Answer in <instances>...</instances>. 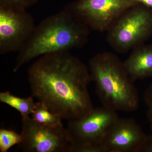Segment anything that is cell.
<instances>
[{
	"mask_svg": "<svg viewBox=\"0 0 152 152\" xmlns=\"http://www.w3.org/2000/svg\"><path fill=\"white\" fill-rule=\"evenodd\" d=\"M32 95L62 120L84 117L94 109L88 67L68 51L40 57L29 68Z\"/></svg>",
	"mask_w": 152,
	"mask_h": 152,
	"instance_id": "cell-1",
	"label": "cell"
},
{
	"mask_svg": "<svg viewBox=\"0 0 152 152\" xmlns=\"http://www.w3.org/2000/svg\"><path fill=\"white\" fill-rule=\"evenodd\" d=\"M90 28L65 10L44 19L18 52L13 69L15 73L26 64L44 55L69 52L86 43Z\"/></svg>",
	"mask_w": 152,
	"mask_h": 152,
	"instance_id": "cell-2",
	"label": "cell"
},
{
	"mask_svg": "<svg viewBox=\"0 0 152 152\" xmlns=\"http://www.w3.org/2000/svg\"><path fill=\"white\" fill-rule=\"evenodd\" d=\"M88 68L103 106L116 112L138 108L139 96L134 82L117 56L110 52L97 54L90 59Z\"/></svg>",
	"mask_w": 152,
	"mask_h": 152,
	"instance_id": "cell-3",
	"label": "cell"
},
{
	"mask_svg": "<svg viewBox=\"0 0 152 152\" xmlns=\"http://www.w3.org/2000/svg\"><path fill=\"white\" fill-rule=\"evenodd\" d=\"M107 39L118 53H126L152 35V9L138 4L126 10L107 31Z\"/></svg>",
	"mask_w": 152,
	"mask_h": 152,
	"instance_id": "cell-4",
	"label": "cell"
},
{
	"mask_svg": "<svg viewBox=\"0 0 152 152\" xmlns=\"http://www.w3.org/2000/svg\"><path fill=\"white\" fill-rule=\"evenodd\" d=\"M138 4L136 0H77L63 9L90 29L104 32L124 11Z\"/></svg>",
	"mask_w": 152,
	"mask_h": 152,
	"instance_id": "cell-5",
	"label": "cell"
},
{
	"mask_svg": "<svg viewBox=\"0 0 152 152\" xmlns=\"http://www.w3.org/2000/svg\"><path fill=\"white\" fill-rule=\"evenodd\" d=\"M118 118L116 112L102 106L94 108L84 117L69 121L66 129L71 152L79 147L101 144L105 134Z\"/></svg>",
	"mask_w": 152,
	"mask_h": 152,
	"instance_id": "cell-6",
	"label": "cell"
},
{
	"mask_svg": "<svg viewBox=\"0 0 152 152\" xmlns=\"http://www.w3.org/2000/svg\"><path fill=\"white\" fill-rule=\"evenodd\" d=\"M22 142L25 152H71L70 142L64 126L54 127L37 122L29 116L22 117Z\"/></svg>",
	"mask_w": 152,
	"mask_h": 152,
	"instance_id": "cell-7",
	"label": "cell"
},
{
	"mask_svg": "<svg viewBox=\"0 0 152 152\" xmlns=\"http://www.w3.org/2000/svg\"><path fill=\"white\" fill-rule=\"evenodd\" d=\"M36 26L26 11L0 7V53L19 52L33 34Z\"/></svg>",
	"mask_w": 152,
	"mask_h": 152,
	"instance_id": "cell-8",
	"label": "cell"
},
{
	"mask_svg": "<svg viewBox=\"0 0 152 152\" xmlns=\"http://www.w3.org/2000/svg\"><path fill=\"white\" fill-rule=\"evenodd\" d=\"M146 137L134 120L118 118L106 132L101 143L107 152H141Z\"/></svg>",
	"mask_w": 152,
	"mask_h": 152,
	"instance_id": "cell-9",
	"label": "cell"
},
{
	"mask_svg": "<svg viewBox=\"0 0 152 152\" xmlns=\"http://www.w3.org/2000/svg\"><path fill=\"white\" fill-rule=\"evenodd\" d=\"M123 64L133 82L152 77V45L136 47Z\"/></svg>",
	"mask_w": 152,
	"mask_h": 152,
	"instance_id": "cell-10",
	"label": "cell"
},
{
	"mask_svg": "<svg viewBox=\"0 0 152 152\" xmlns=\"http://www.w3.org/2000/svg\"><path fill=\"white\" fill-rule=\"evenodd\" d=\"M0 101L15 109L22 117L31 115L36 106V103L32 97L20 98L14 96L9 91L0 93Z\"/></svg>",
	"mask_w": 152,
	"mask_h": 152,
	"instance_id": "cell-11",
	"label": "cell"
},
{
	"mask_svg": "<svg viewBox=\"0 0 152 152\" xmlns=\"http://www.w3.org/2000/svg\"><path fill=\"white\" fill-rule=\"evenodd\" d=\"M31 115L33 119L45 126L54 127L63 126L62 119L51 113L45 104L39 101L36 103L35 107Z\"/></svg>",
	"mask_w": 152,
	"mask_h": 152,
	"instance_id": "cell-12",
	"label": "cell"
},
{
	"mask_svg": "<svg viewBox=\"0 0 152 152\" xmlns=\"http://www.w3.org/2000/svg\"><path fill=\"white\" fill-rule=\"evenodd\" d=\"M22 136L15 131L5 129H0V151L7 152L15 145H20Z\"/></svg>",
	"mask_w": 152,
	"mask_h": 152,
	"instance_id": "cell-13",
	"label": "cell"
},
{
	"mask_svg": "<svg viewBox=\"0 0 152 152\" xmlns=\"http://www.w3.org/2000/svg\"><path fill=\"white\" fill-rule=\"evenodd\" d=\"M39 0H0V7L16 11H26Z\"/></svg>",
	"mask_w": 152,
	"mask_h": 152,
	"instance_id": "cell-14",
	"label": "cell"
},
{
	"mask_svg": "<svg viewBox=\"0 0 152 152\" xmlns=\"http://www.w3.org/2000/svg\"><path fill=\"white\" fill-rule=\"evenodd\" d=\"M143 100L147 107V118L152 130V84L145 91Z\"/></svg>",
	"mask_w": 152,
	"mask_h": 152,
	"instance_id": "cell-15",
	"label": "cell"
},
{
	"mask_svg": "<svg viewBox=\"0 0 152 152\" xmlns=\"http://www.w3.org/2000/svg\"><path fill=\"white\" fill-rule=\"evenodd\" d=\"M141 152H152V134L147 135Z\"/></svg>",
	"mask_w": 152,
	"mask_h": 152,
	"instance_id": "cell-16",
	"label": "cell"
},
{
	"mask_svg": "<svg viewBox=\"0 0 152 152\" xmlns=\"http://www.w3.org/2000/svg\"><path fill=\"white\" fill-rule=\"evenodd\" d=\"M138 4H141L147 7L152 9V0H136Z\"/></svg>",
	"mask_w": 152,
	"mask_h": 152,
	"instance_id": "cell-17",
	"label": "cell"
}]
</instances>
